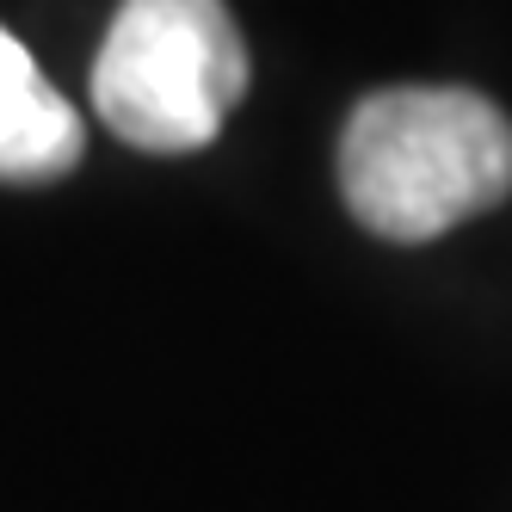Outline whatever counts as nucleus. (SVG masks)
<instances>
[{"mask_svg":"<svg viewBox=\"0 0 512 512\" xmlns=\"http://www.w3.org/2000/svg\"><path fill=\"white\" fill-rule=\"evenodd\" d=\"M340 198L383 241H438L512 198V118L469 87H383L340 130Z\"/></svg>","mask_w":512,"mask_h":512,"instance_id":"obj_1","label":"nucleus"},{"mask_svg":"<svg viewBox=\"0 0 512 512\" xmlns=\"http://www.w3.org/2000/svg\"><path fill=\"white\" fill-rule=\"evenodd\" d=\"M247 81V38L223 0H124L93 62V105L130 149L192 155L216 142Z\"/></svg>","mask_w":512,"mask_h":512,"instance_id":"obj_2","label":"nucleus"},{"mask_svg":"<svg viewBox=\"0 0 512 512\" xmlns=\"http://www.w3.org/2000/svg\"><path fill=\"white\" fill-rule=\"evenodd\" d=\"M81 149H87L81 112L38 75L31 50L0 25V179L44 186V179H62L75 167Z\"/></svg>","mask_w":512,"mask_h":512,"instance_id":"obj_3","label":"nucleus"}]
</instances>
